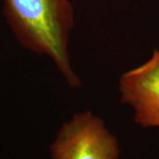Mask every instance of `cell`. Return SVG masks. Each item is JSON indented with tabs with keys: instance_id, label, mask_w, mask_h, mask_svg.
<instances>
[{
	"instance_id": "obj_2",
	"label": "cell",
	"mask_w": 159,
	"mask_h": 159,
	"mask_svg": "<svg viewBox=\"0 0 159 159\" xmlns=\"http://www.w3.org/2000/svg\"><path fill=\"white\" fill-rule=\"evenodd\" d=\"M52 159H119L120 147L102 119L90 111L65 122L50 148Z\"/></svg>"
},
{
	"instance_id": "obj_1",
	"label": "cell",
	"mask_w": 159,
	"mask_h": 159,
	"mask_svg": "<svg viewBox=\"0 0 159 159\" xmlns=\"http://www.w3.org/2000/svg\"><path fill=\"white\" fill-rule=\"evenodd\" d=\"M6 22L15 38L27 49L51 58L71 88L80 80L70 62L69 39L74 11L69 0H2Z\"/></svg>"
},
{
	"instance_id": "obj_3",
	"label": "cell",
	"mask_w": 159,
	"mask_h": 159,
	"mask_svg": "<svg viewBox=\"0 0 159 159\" xmlns=\"http://www.w3.org/2000/svg\"><path fill=\"white\" fill-rule=\"evenodd\" d=\"M120 100L134 111L142 127L159 128V51L148 61L125 72L119 80Z\"/></svg>"
}]
</instances>
